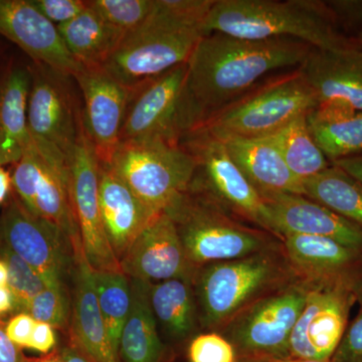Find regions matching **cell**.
Wrapping results in <instances>:
<instances>
[{
    "instance_id": "cell-11",
    "label": "cell",
    "mask_w": 362,
    "mask_h": 362,
    "mask_svg": "<svg viewBox=\"0 0 362 362\" xmlns=\"http://www.w3.org/2000/svg\"><path fill=\"white\" fill-rule=\"evenodd\" d=\"M30 69L28 122L33 145L69 163L83 128L82 114L78 117L66 86L69 77L37 64Z\"/></svg>"
},
{
    "instance_id": "cell-14",
    "label": "cell",
    "mask_w": 362,
    "mask_h": 362,
    "mask_svg": "<svg viewBox=\"0 0 362 362\" xmlns=\"http://www.w3.org/2000/svg\"><path fill=\"white\" fill-rule=\"evenodd\" d=\"M0 240L32 267L45 286L65 284L73 267L71 240L58 226L30 214L18 197L0 216Z\"/></svg>"
},
{
    "instance_id": "cell-45",
    "label": "cell",
    "mask_w": 362,
    "mask_h": 362,
    "mask_svg": "<svg viewBox=\"0 0 362 362\" xmlns=\"http://www.w3.org/2000/svg\"><path fill=\"white\" fill-rule=\"evenodd\" d=\"M13 189L11 175L0 164V204H4Z\"/></svg>"
},
{
    "instance_id": "cell-19",
    "label": "cell",
    "mask_w": 362,
    "mask_h": 362,
    "mask_svg": "<svg viewBox=\"0 0 362 362\" xmlns=\"http://www.w3.org/2000/svg\"><path fill=\"white\" fill-rule=\"evenodd\" d=\"M267 230L279 239L286 235H313L337 240L362 252V228L303 194L263 197Z\"/></svg>"
},
{
    "instance_id": "cell-13",
    "label": "cell",
    "mask_w": 362,
    "mask_h": 362,
    "mask_svg": "<svg viewBox=\"0 0 362 362\" xmlns=\"http://www.w3.org/2000/svg\"><path fill=\"white\" fill-rule=\"evenodd\" d=\"M13 188L23 206L58 226L73 242L78 230L71 204L69 163L42 153L33 144L14 164Z\"/></svg>"
},
{
    "instance_id": "cell-6",
    "label": "cell",
    "mask_w": 362,
    "mask_h": 362,
    "mask_svg": "<svg viewBox=\"0 0 362 362\" xmlns=\"http://www.w3.org/2000/svg\"><path fill=\"white\" fill-rule=\"evenodd\" d=\"M319 102L299 68L284 71L213 114L202 129L216 137L262 138L275 134Z\"/></svg>"
},
{
    "instance_id": "cell-47",
    "label": "cell",
    "mask_w": 362,
    "mask_h": 362,
    "mask_svg": "<svg viewBox=\"0 0 362 362\" xmlns=\"http://www.w3.org/2000/svg\"><path fill=\"white\" fill-rule=\"evenodd\" d=\"M25 362H64L62 358L61 352L57 347L54 351L49 352V354L40 357V358L35 359H25Z\"/></svg>"
},
{
    "instance_id": "cell-16",
    "label": "cell",
    "mask_w": 362,
    "mask_h": 362,
    "mask_svg": "<svg viewBox=\"0 0 362 362\" xmlns=\"http://www.w3.org/2000/svg\"><path fill=\"white\" fill-rule=\"evenodd\" d=\"M84 100L83 126L101 164H108L120 144L132 89L112 77L103 66H83L74 77Z\"/></svg>"
},
{
    "instance_id": "cell-4",
    "label": "cell",
    "mask_w": 362,
    "mask_h": 362,
    "mask_svg": "<svg viewBox=\"0 0 362 362\" xmlns=\"http://www.w3.org/2000/svg\"><path fill=\"white\" fill-rule=\"evenodd\" d=\"M282 240L243 258L199 267L194 275L202 331H218L261 298L299 279Z\"/></svg>"
},
{
    "instance_id": "cell-38",
    "label": "cell",
    "mask_w": 362,
    "mask_h": 362,
    "mask_svg": "<svg viewBox=\"0 0 362 362\" xmlns=\"http://www.w3.org/2000/svg\"><path fill=\"white\" fill-rule=\"evenodd\" d=\"M324 2L339 32L354 40L362 30V0H328Z\"/></svg>"
},
{
    "instance_id": "cell-31",
    "label": "cell",
    "mask_w": 362,
    "mask_h": 362,
    "mask_svg": "<svg viewBox=\"0 0 362 362\" xmlns=\"http://www.w3.org/2000/svg\"><path fill=\"white\" fill-rule=\"evenodd\" d=\"M306 117L295 119L271 135L288 168L302 182L331 165L311 135Z\"/></svg>"
},
{
    "instance_id": "cell-10",
    "label": "cell",
    "mask_w": 362,
    "mask_h": 362,
    "mask_svg": "<svg viewBox=\"0 0 362 362\" xmlns=\"http://www.w3.org/2000/svg\"><path fill=\"white\" fill-rule=\"evenodd\" d=\"M180 144L195 164L188 192L209 199L245 223L267 230L265 202L233 160L225 143L197 128L185 135Z\"/></svg>"
},
{
    "instance_id": "cell-25",
    "label": "cell",
    "mask_w": 362,
    "mask_h": 362,
    "mask_svg": "<svg viewBox=\"0 0 362 362\" xmlns=\"http://www.w3.org/2000/svg\"><path fill=\"white\" fill-rule=\"evenodd\" d=\"M32 74L14 66L0 83V164L18 163L33 146L28 130V104Z\"/></svg>"
},
{
    "instance_id": "cell-9",
    "label": "cell",
    "mask_w": 362,
    "mask_h": 362,
    "mask_svg": "<svg viewBox=\"0 0 362 362\" xmlns=\"http://www.w3.org/2000/svg\"><path fill=\"white\" fill-rule=\"evenodd\" d=\"M310 287L309 281L297 279L247 306L218 332L232 343L239 361L287 359Z\"/></svg>"
},
{
    "instance_id": "cell-2",
    "label": "cell",
    "mask_w": 362,
    "mask_h": 362,
    "mask_svg": "<svg viewBox=\"0 0 362 362\" xmlns=\"http://www.w3.org/2000/svg\"><path fill=\"white\" fill-rule=\"evenodd\" d=\"M211 6V0H154L148 18L123 40L102 66L134 89L187 63L204 35V21Z\"/></svg>"
},
{
    "instance_id": "cell-28",
    "label": "cell",
    "mask_w": 362,
    "mask_h": 362,
    "mask_svg": "<svg viewBox=\"0 0 362 362\" xmlns=\"http://www.w3.org/2000/svg\"><path fill=\"white\" fill-rule=\"evenodd\" d=\"M306 118L311 135L330 163L362 156V111L341 103H321Z\"/></svg>"
},
{
    "instance_id": "cell-37",
    "label": "cell",
    "mask_w": 362,
    "mask_h": 362,
    "mask_svg": "<svg viewBox=\"0 0 362 362\" xmlns=\"http://www.w3.org/2000/svg\"><path fill=\"white\" fill-rule=\"evenodd\" d=\"M358 311L349 323L331 362H362V285L357 290Z\"/></svg>"
},
{
    "instance_id": "cell-15",
    "label": "cell",
    "mask_w": 362,
    "mask_h": 362,
    "mask_svg": "<svg viewBox=\"0 0 362 362\" xmlns=\"http://www.w3.org/2000/svg\"><path fill=\"white\" fill-rule=\"evenodd\" d=\"M99 159L84 126L69 159L70 190L78 237L88 263L95 272L122 271L107 239L100 211Z\"/></svg>"
},
{
    "instance_id": "cell-23",
    "label": "cell",
    "mask_w": 362,
    "mask_h": 362,
    "mask_svg": "<svg viewBox=\"0 0 362 362\" xmlns=\"http://www.w3.org/2000/svg\"><path fill=\"white\" fill-rule=\"evenodd\" d=\"M98 197L107 239L120 262L136 238L158 214L150 211L110 168L101 163Z\"/></svg>"
},
{
    "instance_id": "cell-33",
    "label": "cell",
    "mask_w": 362,
    "mask_h": 362,
    "mask_svg": "<svg viewBox=\"0 0 362 362\" xmlns=\"http://www.w3.org/2000/svg\"><path fill=\"white\" fill-rule=\"evenodd\" d=\"M86 4L126 37L148 18L154 0H89Z\"/></svg>"
},
{
    "instance_id": "cell-22",
    "label": "cell",
    "mask_w": 362,
    "mask_h": 362,
    "mask_svg": "<svg viewBox=\"0 0 362 362\" xmlns=\"http://www.w3.org/2000/svg\"><path fill=\"white\" fill-rule=\"evenodd\" d=\"M299 70L319 104L341 103L362 111V51L358 47H312Z\"/></svg>"
},
{
    "instance_id": "cell-44",
    "label": "cell",
    "mask_w": 362,
    "mask_h": 362,
    "mask_svg": "<svg viewBox=\"0 0 362 362\" xmlns=\"http://www.w3.org/2000/svg\"><path fill=\"white\" fill-rule=\"evenodd\" d=\"M333 165L343 169L345 173L354 176L356 180L362 183V156L351 157L333 162Z\"/></svg>"
},
{
    "instance_id": "cell-7",
    "label": "cell",
    "mask_w": 362,
    "mask_h": 362,
    "mask_svg": "<svg viewBox=\"0 0 362 362\" xmlns=\"http://www.w3.org/2000/svg\"><path fill=\"white\" fill-rule=\"evenodd\" d=\"M154 214L165 211L187 192L195 164L177 142L163 140L120 142L108 164Z\"/></svg>"
},
{
    "instance_id": "cell-24",
    "label": "cell",
    "mask_w": 362,
    "mask_h": 362,
    "mask_svg": "<svg viewBox=\"0 0 362 362\" xmlns=\"http://www.w3.org/2000/svg\"><path fill=\"white\" fill-rule=\"evenodd\" d=\"M220 139L225 143L233 160L262 199L279 194L304 195L302 181L288 168L271 136Z\"/></svg>"
},
{
    "instance_id": "cell-32",
    "label": "cell",
    "mask_w": 362,
    "mask_h": 362,
    "mask_svg": "<svg viewBox=\"0 0 362 362\" xmlns=\"http://www.w3.org/2000/svg\"><path fill=\"white\" fill-rule=\"evenodd\" d=\"M94 273L100 310L109 340L119 358V342L131 308L130 279L122 271Z\"/></svg>"
},
{
    "instance_id": "cell-48",
    "label": "cell",
    "mask_w": 362,
    "mask_h": 362,
    "mask_svg": "<svg viewBox=\"0 0 362 362\" xmlns=\"http://www.w3.org/2000/svg\"><path fill=\"white\" fill-rule=\"evenodd\" d=\"M8 286V270L6 264L0 259V287Z\"/></svg>"
},
{
    "instance_id": "cell-43",
    "label": "cell",
    "mask_w": 362,
    "mask_h": 362,
    "mask_svg": "<svg viewBox=\"0 0 362 362\" xmlns=\"http://www.w3.org/2000/svg\"><path fill=\"white\" fill-rule=\"evenodd\" d=\"M59 349L64 362H96L85 354L69 337L65 344Z\"/></svg>"
},
{
    "instance_id": "cell-27",
    "label": "cell",
    "mask_w": 362,
    "mask_h": 362,
    "mask_svg": "<svg viewBox=\"0 0 362 362\" xmlns=\"http://www.w3.org/2000/svg\"><path fill=\"white\" fill-rule=\"evenodd\" d=\"M130 279V278H129ZM131 308L119 342L120 362H171L149 301V283L130 279Z\"/></svg>"
},
{
    "instance_id": "cell-35",
    "label": "cell",
    "mask_w": 362,
    "mask_h": 362,
    "mask_svg": "<svg viewBox=\"0 0 362 362\" xmlns=\"http://www.w3.org/2000/svg\"><path fill=\"white\" fill-rule=\"evenodd\" d=\"M70 298L66 292V284L45 286L28 305L25 313L39 322L49 324L54 329H70Z\"/></svg>"
},
{
    "instance_id": "cell-51",
    "label": "cell",
    "mask_w": 362,
    "mask_h": 362,
    "mask_svg": "<svg viewBox=\"0 0 362 362\" xmlns=\"http://www.w3.org/2000/svg\"><path fill=\"white\" fill-rule=\"evenodd\" d=\"M239 362H263V361H239Z\"/></svg>"
},
{
    "instance_id": "cell-1",
    "label": "cell",
    "mask_w": 362,
    "mask_h": 362,
    "mask_svg": "<svg viewBox=\"0 0 362 362\" xmlns=\"http://www.w3.org/2000/svg\"><path fill=\"white\" fill-rule=\"evenodd\" d=\"M311 49L293 39L252 40L218 33L204 35L187 63L188 90L204 122L276 71L300 68Z\"/></svg>"
},
{
    "instance_id": "cell-39",
    "label": "cell",
    "mask_w": 362,
    "mask_h": 362,
    "mask_svg": "<svg viewBox=\"0 0 362 362\" xmlns=\"http://www.w3.org/2000/svg\"><path fill=\"white\" fill-rule=\"evenodd\" d=\"M30 2L57 28L70 23L87 7L83 0H30Z\"/></svg>"
},
{
    "instance_id": "cell-34",
    "label": "cell",
    "mask_w": 362,
    "mask_h": 362,
    "mask_svg": "<svg viewBox=\"0 0 362 362\" xmlns=\"http://www.w3.org/2000/svg\"><path fill=\"white\" fill-rule=\"evenodd\" d=\"M0 259L8 270V286L14 298V311L26 312L30 301L45 289V283L32 267L0 240Z\"/></svg>"
},
{
    "instance_id": "cell-26",
    "label": "cell",
    "mask_w": 362,
    "mask_h": 362,
    "mask_svg": "<svg viewBox=\"0 0 362 362\" xmlns=\"http://www.w3.org/2000/svg\"><path fill=\"white\" fill-rule=\"evenodd\" d=\"M149 301L159 333L175 345L202 332L194 277L149 284Z\"/></svg>"
},
{
    "instance_id": "cell-8",
    "label": "cell",
    "mask_w": 362,
    "mask_h": 362,
    "mask_svg": "<svg viewBox=\"0 0 362 362\" xmlns=\"http://www.w3.org/2000/svg\"><path fill=\"white\" fill-rule=\"evenodd\" d=\"M204 117L190 96L187 63L132 89L120 142H177L201 127Z\"/></svg>"
},
{
    "instance_id": "cell-30",
    "label": "cell",
    "mask_w": 362,
    "mask_h": 362,
    "mask_svg": "<svg viewBox=\"0 0 362 362\" xmlns=\"http://www.w3.org/2000/svg\"><path fill=\"white\" fill-rule=\"evenodd\" d=\"M305 197L362 228V183L331 164L302 182Z\"/></svg>"
},
{
    "instance_id": "cell-21",
    "label": "cell",
    "mask_w": 362,
    "mask_h": 362,
    "mask_svg": "<svg viewBox=\"0 0 362 362\" xmlns=\"http://www.w3.org/2000/svg\"><path fill=\"white\" fill-rule=\"evenodd\" d=\"M73 249V303L69 337L96 362H120L112 347L98 302L94 270L86 259L80 238Z\"/></svg>"
},
{
    "instance_id": "cell-42",
    "label": "cell",
    "mask_w": 362,
    "mask_h": 362,
    "mask_svg": "<svg viewBox=\"0 0 362 362\" xmlns=\"http://www.w3.org/2000/svg\"><path fill=\"white\" fill-rule=\"evenodd\" d=\"M0 362H25L20 347L16 346L6 332V327L0 323Z\"/></svg>"
},
{
    "instance_id": "cell-50",
    "label": "cell",
    "mask_w": 362,
    "mask_h": 362,
    "mask_svg": "<svg viewBox=\"0 0 362 362\" xmlns=\"http://www.w3.org/2000/svg\"><path fill=\"white\" fill-rule=\"evenodd\" d=\"M354 40H356L358 49H361L362 51V30L361 33H358V35H356V37H354Z\"/></svg>"
},
{
    "instance_id": "cell-17",
    "label": "cell",
    "mask_w": 362,
    "mask_h": 362,
    "mask_svg": "<svg viewBox=\"0 0 362 362\" xmlns=\"http://www.w3.org/2000/svg\"><path fill=\"white\" fill-rule=\"evenodd\" d=\"M120 266L128 278L149 284L194 277L197 270L187 258L175 223L164 211L136 238Z\"/></svg>"
},
{
    "instance_id": "cell-18",
    "label": "cell",
    "mask_w": 362,
    "mask_h": 362,
    "mask_svg": "<svg viewBox=\"0 0 362 362\" xmlns=\"http://www.w3.org/2000/svg\"><path fill=\"white\" fill-rule=\"evenodd\" d=\"M0 35L18 45L37 65L69 78L82 70L64 44L58 28L30 0H0Z\"/></svg>"
},
{
    "instance_id": "cell-36",
    "label": "cell",
    "mask_w": 362,
    "mask_h": 362,
    "mask_svg": "<svg viewBox=\"0 0 362 362\" xmlns=\"http://www.w3.org/2000/svg\"><path fill=\"white\" fill-rule=\"evenodd\" d=\"M188 362H239L232 343L218 331H202L187 343Z\"/></svg>"
},
{
    "instance_id": "cell-5",
    "label": "cell",
    "mask_w": 362,
    "mask_h": 362,
    "mask_svg": "<svg viewBox=\"0 0 362 362\" xmlns=\"http://www.w3.org/2000/svg\"><path fill=\"white\" fill-rule=\"evenodd\" d=\"M164 213L175 223L187 258L195 269L250 256L281 242L273 233L240 221L188 190Z\"/></svg>"
},
{
    "instance_id": "cell-40",
    "label": "cell",
    "mask_w": 362,
    "mask_h": 362,
    "mask_svg": "<svg viewBox=\"0 0 362 362\" xmlns=\"http://www.w3.org/2000/svg\"><path fill=\"white\" fill-rule=\"evenodd\" d=\"M35 322L37 321L25 312L16 313L6 325L7 337L20 349H28Z\"/></svg>"
},
{
    "instance_id": "cell-41",
    "label": "cell",
    "mask_w": 362,
    "mask_h": 362,
    "mask_svg": "<svg viewBox=\"0 0 362 362\" xmlns=\"http://www.w3.org/2000/svg\"><path fill=\"white\" fill-rule=\"evenodd\" d=\"M56 331L49 324L35 322L33 328L32 337L28 342V349L35 350L40 354H49L57 349Z\"/></svg>"
},
{
    "instance_id": "cell-3",
    "label": "cell",
    "mask_w": 362,
    "mask_h": 362,
    "mask_svg": "<svg viewBox=\"0 0 362 362\" xmlns=\"http://www.w3.org/2000/svg\"><path fill=\"white\" fill-rule=\"evenodd\" d=\"M204 33L252 40L293 39L320 49L358 47L339 32L325 2L318 0H214Z\"/></svg>"
},
{
    "instance_id": "cell-12",
    "label": "cell",
    "mask_w": 362,
    "mask_h": 362,
    "mask_svg": "<svg viewBox=\"0 0 362 362\" xmlns=\"http://www.w3.org/2000/svg\"><path fill=\"white\" fill-rule=\"evenodd\" d=\"M361 286L311 282L306 303L292 331L288 358L330 361L349 325Z\"/></svg>"
},
{
    "instance_id": "cell-20",
    "label": "cell",
    "mask_w": 362,
    "mask_h": 362,
    "mask_svg": "<svg viewBox=\"0 0 362 362\" xmlns=\"http://www.w3.org/2000/svg\"><path fill=\"white\" fill-rule=\"evenodd\" d=\"M290 265L313 283L362 284V252L328 238L286 235L281 238Z\"/></svg>"
},
{
    "instance_id": "cell-46",
    "label": "cell",
    "mask_w": 362,
    "mask_h": 362,
    "mask_svg": "<svg viewBox=\"0 0 362 362\" xmlns=\"http://www.w3.org/2000/svg\"><path fill=\"white\" fill-rule=\"evenodd\" d=\"M14 298L8 287H0V316L14 311Z\"/></svg>"
},
{
    "instance_id": "cell-49",
    "label": "cell",
    "mask_w": 362,
    "mask_h": 362,
    "mask_svg": "<svg viewBox=\"0 0 362 362\" xmlns=\"http://www.w3.org/2000/svg\"><path fill=\"white\" fill-rule=\"evenodd\" d=\"M263 362H331L330 361H305V359H277V361H258Z\"/></svg>"
},
{
    "instance_id": "cell-29",
    "label": "cell",
    "mask_w": 362,
    "mask_h": 362,
    "mask_svg": "<svg viewBox=\"0 0 362 362\" xmlns=\"http://www.w3.org/2000/svg\"><path fill=\"white\" fill-rule=\"evenodd\" d=\"M58 30L66 49L82 66H103L125 39L122 33L88 6L70 23L58 26Z\"/></svg>"
}]
</instances>
